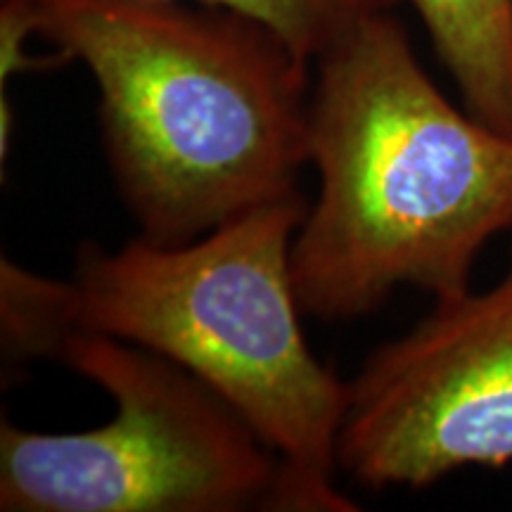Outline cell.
I'll list each match as a JSON object with an SVG mask.
<instances>
[{"instance_id": "6da1fadb", "label": "cell", "mask_w": 512, "mask_h": 512, "mask_svg": "<svg viewBox=\"0 0 512 512\" xmlns=\"http://www.w3.org/2000/svg\"><path fill=\"white\" fill-rule=\"evenodd\" d=\"M309 166L318 195L290 264L323 323L370 316L401 287L456 297L512 230V138L441 93L394 10L313 62Z\"/></svg>"}, {"instance_id": "7a4b0ae2", "label": "cell", "mask_w": 512, "mask_h": 512, "mask_svg": "<svg viewBox=\"0 0 512 512\" xmlns=\"http://www.w3.org/2000/svg\"><path fill=\"white\" fill-rule=\"evenodd\" d=\"M98 88L102 147L138 238L181 245L302 195L313 64L195 0H24Z\"/></svg>"}, {"instance_id": "3957f363", "label": "cell", "mask_w": 512, "mask_h": 512, "mask_svg": "<svg viewBox=\"0 0 512 512\" xmlns=\"http://www.w3.org/2000/svg\"><path fill=\"white\" fill-rule=\"evenodd\" d=\"M306 209L271 202L181 245L86 242L72 280L81 332L169 358L259 434L280 460L275 512H356L337 484L347 382L306 342L292 283Z\"/></svg>"}, {"instance_id": "277c9868", "label": "cell", "mask_w": 512, "mask_h": 512, "mask_svg": "<svg viewBox=\"0 0 512 512\" xmlns=\"http://www.w3.org/2000/svg\"><path fill=\"white\" fill-rule=\"evenodd\" d=\"M60 363L110 396L112 420L62 434L0 422V510L275 512L278 456L188 370L100 332H76Z\"/></svg>"}, {"instance_id": "5b68a950", "label": "cell", "mask_w": 512, "mask_h": 512, "mask_svg": "<svg viewBox=\"0 0 512 512\" xmlns=\"http://www.w3.org/2000/svg\"><path fill=\"white\" fill-rule=\"evenodd\" d=\"M337 465L373 491L512 465V254L496 283L434 299L366 358L347 382Z\"/></svg>"}, {"instance_id": "8992f818", "label": "cell", "mask_w": 512, "mask_h": 512, "mask_svg": "<svg viewBox=\"0 0 512 512\" xmlns=\"http://www.w3.org/2000/svg\"><path fill=\"white\" fill-rule=\"evenodd\" d=\"M472 117L512 138V0H408Z\"/></svg>"}, {"instance_id": "52a82bcc", "label": "cell", "mask_w": 512, "mask_h": 512, "mask_svg": "<svg viewBox=\"0 0 512 512\" xmlns=\"http://www.w3.org/2000/svg\"><path fill=\"white\" fill-rule=\"evenodd\" d=\"M81 332L74 280L50 278L0 259V351L3 373L15 375L29 363L60 361L64 347Z\"/></svg>"}, {"instance_id": "ba28073f", "label": "cell", "mask_w": 512, "mask_h": 512, "mask_svg": "<svg viewBox=\"0 0 512 512\" xmlns=\"http://www.w3.org/2000/svg\"><path fill=\"white\" fill-rule=\"evenodd\" d=\"M219 5L273 29L294 53L316 62L339 36L377 12L394 10L401 0H195Z\"/></svg>"}, {"instance_id": "9c48e42d", "label": "cell", "mask_w": 512, "mask_h": 512, "mask_svg": "<svg viewBox=\"0 0 512 512\" xmlns=\"http://www.w3.org/2000/svg\"><path fill=\"white\" fill-rule=\"evenodd\" d=\"M31 38H38V31L24 0H0V88H8L17 74L72 64L60 50L50 55L29 53Z\"/></svg>"}, {"instance_id": "30bf717a", "label": "cell", "mask_w": 512, "mask_h": 512, "mask_svg": "<svg viewBox=\"0 0 512 512\" xmlns=\"http://www.w3.org/2000/svg\"><path fill=\"white\" fill-rule=\"evenodd\" d=\"M15 105L8 98V88H0V166L8 164V155L15 143Z\"/></svg>"}]
</instances>
